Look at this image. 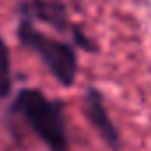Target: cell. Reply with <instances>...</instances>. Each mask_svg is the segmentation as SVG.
<instances>
[{"mask_svg": "<svg viewBox=\"0 0 151 151\" xmlns=\"http://www.w3.org/2000/svg\"><path fill=\"white\" fill-rule=\"evenodd\" d=\"M11 111L21 116L49 151L69 150L67 119L62 102L47 99L40 90L23 88L16 95Z\"/></svg>", "mask_w": 151, "mask_h": 151, "instance_id": "obj_1", "label": "cell"}, {"mask_svg": "<svg viewBox=\"0 0 151 151\" xmlns=\"http://www.w3.org/2000/svg\"><path fill=\"white\" fill-rule=\"evenodd\" d=\"M12 90V63L7 42L0 34V102L11 95Z\"/></svg>", "mask_w": 151, "mask_h": 151, "instance_id": "obj_5", "label": "cell"}, {"mask_svg": "<svg viewBox=\"0 0 151 151\" xmlns=\"http://www.w3.org/2000/svg\"><path fill=\"white\" fill-rule=\"evenodd\" d=\"M18 40L30 51H34L40 62L47 67L51 76L65 88L72 86L77 76V55L67 42L42 34L34 27L28 18H19Z\"/></svg>", "mask_w": 151, "mask_h": 151, "instance_id": "obj_2", "label": "cell"}, {"mask_svg": "<svg viewBox=\"0 0 151 151\" xmlns=\"http://www.w3.org/2000/svg\"><path fill=\"white\" fill-rule=\"evenodd\" d=\"M70 32H72V39H74V42L77 44V47H83L84 51H90V53L97 51L93 40H90V39L86 37V34H84L81 28H77V27H70Z\"/></svg>", "mask_w": 151, "mask_h": 151, "instance_id": "obj_6", "label": "cell"}, {"mask_svg": "<svg viewBox=\"0 0 151 151\" xmlns=\"http://www.w3.org/2000/svg\"><path fill=\"white\" fill-rule=\"evenodd\" d=\"M84 114L88 118V121L91 123V127L97 130V134L104 139V142L111 148L113 151H118L121 148V137L118 128L114 127L113 119L106 109L102 93L90 86L84 93Z\"/></svg>", "mask_w": 151, "mask_h": 151, "instance_id": "obj_4", "label": "cell"}, {"mask_svg": "<svg viewBox=\"0 0 151 151\" xmlns=\"http://www.w3.org/2000/svg\"><path fill=\"white\" fill-rule=\"evenodd\" d=\"M19 18L46 23L56 32H69V9L65 0H23L18 7Z\"/></svg>", "mask_w": 151, "mask_h": 151, "instance_id": "obj_3", "label": "cell"}]
</instances>
